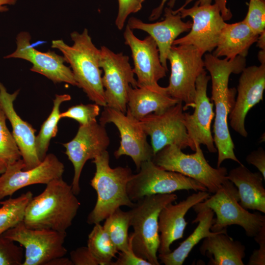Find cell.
<instances>
[{
  "mask_svg": "<svg viewBox=\"0 0 265 265\" xmlns=\"http://www.w3.org/2000/svg\"><path fill=\"white\" fill-rule=\"evenodd\" d=\"M204 54V66L211 75L212 100L215 107L213 138L218 153L217 167L226 159L241 164L235 154L228 127V119L234 106L236 94V89L229 88L228 83L231 74H239L245 67V58L237 56L233 59H221L210 53Z\"/></svg>",
  "mask_w": 265,
  "mask_h": 265,
  "instance_id": "cell-1",
  "label": "cell"
},
{
  "mask_svg": "<svg viewBox=\"0 0 265 265\" xmlns=\"http://www.w3.org/2000/svg\"><path fill=\"white\" fill-rule=\"evenodd\" d=\"M76 195L71 185L62 177L52 180L28 202L24 224L31 229L66 232L72 225L80 205Z\"/></svg>",
  "mask_w": 265,
  "mask_h": 265,
  "instance_id": "cell-2",
  "label": "cell"
},
{
  "mask_svg": "<svg viewBox=\"0 0 265 265\" xmlns=\"http://www.w3.org/2000/svg\"><path fill=\"white\" fill-rule=\"evenodd\" d=\"M70 36L74 42L72 46L58 39L52 41L51 47L62 53L65 62L70 65L78 87L88 99L99 106H106L102 70L99 64L100 49L93 44L86 28L81 33L74 31Z\"/></svg>",
  "mask_w": 265,
  "mask_h": 265,
  "instance_id": "cell-3",
  "label": "cell"
},
{
  "mask_svg": "<svg viewBox=\"0 0 265 265\" xmlns=\"http://www.w3.org/2000/svg\"><path fill=\"white\" fill-rule=\"evenodd\" d=\"M92 162L96 171L90 185L97 195L95 205L87 216L90 225L100 223L121 206L134 205L129 197L127 186L132 173L128 167L111 168L107 150L96 157Z\"/></svg>",
  "mask_w": 265,
  "mask_h": 265,
  "instance_id": "cell-4",
  "label": "cell"
},
{
  "mask_svg": "<svg viewBox=\"0 0 265 265\" xmlns=\"http://www.w3.org/2000/svg\"><path fill=\"white\" fill-rule=\"evenodd\" d=\"M178 198L175 193L145 196L134 203L129 211L132 227V247L138 257L151 265H159L157 256L159 245V216L161 210Z\"/></svg>",
  "mask_w": 265,
  "mask_h": 265,
  "instance_id": "cell-5",
  "label": "cell"
},
{
  "mask_svg": "<svg viewBox=\"0 0 265 265\" xmlns=\"http://www.w3.org/2000/svg\"><path fill=\"white\" fill-rule=\"evenodd\" d=\"M195 153L186 154L175 145H169L158 152L152 161L159 168L177 172L204 185L210 193H215L228 180L225 167L214 168L205 158L200 145L195 144Z\"/></svg>",
  "mask_w": 265,
  "mask_h": 265,
  "instance_id": "cell-6",
  "label": "cell"
},
{
  "mask_svg": "<svg viewBox=\"0 0 265 265\" xmlns=\"http://www.w3.org/2000/svg\"><path fill=\"white\" fill-rule=\"evenodd\" d=\"M237 188L229 180L224 183L213 194L192 208L194 211L209 208L216 214L211 228L219 232L232 225L241 227L247 237H254L265 224V216L259 212L253 213L243 208L239 203Z\"/></svg>",
  "mask_w": 265,
  "mask_h": 265,
  "instance_id": "cell-7",
  "label": "cell"
},
{
  "mask_svg": "<svg viewBox=\"0 0 265 265\" xmlns=\"http://www.w3.org/2000/svg\"><path fill=\"white\" fill-rule=\"evenodd\" d=\"M203 54L194 46L173 45L167 56L171 73L167 93L171 98L184 103V110L195 105V82L205 71Z\"/></svg>",
  "mask_w": 265,
  "mask_h": 265,
  "instance_id": "cell-8",
  "label": "cell"
},
{
  "mask_svg": "<svg viewBox=\"0 0 265 265\" xmlns=\"http://www.w3.org/2000/svg\"><path fill=\"white\" fill-rule=\"evenodd\" d=\"M137 171L132 174L127 186V194L132 201L147 196L170 194L181 190L208 191L199 182L180 173L162 169L152 160L142 162Z\"/></svg>",
  "mask_w": 265,
  "mask_h": 265,
  "instance_id": "cell-9",
  "label": "cell"
},
{
  "mask_svg": "<svg viewBox=\"0 0 265 265\" xmlns=\"http://www.w3.org/2000/svg\"><path fill=\"white\" fill-rule=\"evenodd\" d=\"M2 235L25 249L22 265H47L67 252L63 245L66 232L29 228L22 221Z\"/></svg>",
  "mask_w": 265,
  "mask_h": 265,
  "instance_id": "cell-10",
  "label": "cell"
},
{
  "mask_svg": "<svg viewBox=\"0 0 265 265\" xmlns=\"http://www.w3.org/2000/svg\"><path fill=\"white\" fill-rule=\"evenodd\" d=\"M172 12L179 13L182 18L189 16L192 19L189 33L175 40L173 45H192L203 55L211 53L216 48L221 32L226 24L216 3L200 5L197 0L191 8L178 9Z\"/></svg>",
  "mask_w": 265,
  "mask_h": 265,
  "instance_id": "cell-11",
  "label": "cell"
},
{
  "mask_svg": "<svg viewBox=\"0 0 265 265\" xmlns=\"http://www.w3.org/2000/svg\"><path fill=\"white\" fill-rule=\"evenodd\" d=\"M100 67L107 106L126 113L129 87H137L129 57L122 53H115L105 46L100 49Z\"/></svg>",
  "mask_w": 265,
  "mask_h": 265,
  "instance_id": "cell-12",
  "label": "cell"
},
{
  "mask_svg": "<svg viewBox=\"0 0 265 265\" xmlns=\"http://www.w3.org/2000/svg\"><path fill=\"white\" fill-rule=\"evenodd\" d=\"M184 111L183 103L179 102L163 113H152L139 120L145 132L150 136L154 156L172 144L182 150L189 147L195 151L184 124Z\"/></svg>",
  "mask_w": 265,
  "mask_h": 265,
  "instance_id": "cell-13",
  "label": "cell"
},
{
  "mask_svg": "<svg viewBox=\"0 0 265 265\" xmlns=\"http://www.w3.org/2000/svg\"><path fill=\"white\" fill-rule=\"evenodd\" d=\"M99 121L104 126L112 123L119 131L121 139L120 146L114 153L116 159L123 155L130 157L137 171L142 162L152 160L153 150L147 142V135L139 120L128 112L125 113L106 106Z\"/></svg>",
  "mask_w": 265,
  "mask_h": 265,
  "instance_id": "cell-14",
  "label": "cell"
},
{
  "mask_svg": "<svg viewBox=\"0 0 265 265\" xmlns=\"http://www.w3.org/2000/svg\"><path fill=\"white\" fill-rule=\"evenodd\" d=\"M109 144L110 139L105 126L96 122L80 125L75 137L63 144L65 148V153L74 167L71 186L76 195L80 191V179L85 163L106 150Z\"/></svg>",
  "mask_w": 265,
  "mask_h": 265,
  "instance_id": "cell-15",
  "label": "cell"
},
{
  "mask_svg": "<svg viewBox=\"0 0 265 265\" xmlns=\"http://www.w3.org/2000/svg\"><path fill=\"white\" fill-rule=\"evenodd\" d=\"M25 164L21 159L9 166L0 176V200L12 196L16 191L26 186L47 185L52 180L61 178L64 165L53 154H47L37 166L24 170Z\"/></svg>",
  "mask_w": 265,
  "mask_h": 265,
  "instance_id": "cell-16",
  "label": "cell"
},
{
  "mask_svg": "<svg viewBox=\"0 0 265 265\" xmlns=\"http://www.w3.org/2000/svg\"><path fill=\"white\" fill-rule=\"evenodd\" d=\"M15 51L4 58H20L30 62V70L42 75L54 83L65 82L78 86L72 70L64 64L63 56L54 51L40 52L31 44V36L27 31H21L16 38Z\"/></svg>",
  "mask_w": 265,
  "mask_h": 265,
  "instance_id": "cell-17",
  "label": "cell"
},
{
  "mask_svg": "<svg viewBox=\"0 0 265 265\" xmlns=\"http://www.w3.org/2000/svg\"><path fill=\"white\" fill-rule=\"evenodd\" d=\"M124 38L132 52L137 87H161L158 82L166 76L167 71L160 62L159 49L153 38L149 35L143 40L138 39L128 25Z\"/></svg>",
  "mask_w": 265,
  "mask_h": 265,
  "instance_id": "cell-18",
  "label": "cell"
},
{
  "mask_svg": "<svg viewBox=\"0 0 265 265\" xmlns=\"http://www.w3.org/2000/svg\"><path fill=\"white\" fill-rule=\"evenodd\" d=\"M238 95L229 114L230 125L241 136L246 137L245 119L249 111L263 99L265 89V62L245 67L240 73Z\"/></svg>",
  "mask_w": 265,
  "mask_h": 265,
  "instance_id": "cell-19",
  "label": "cell"
},
{
  "mask_svg": "<svg viewBox=\"0 0 265 265\" xmlns=\"http://www.w3.org/2000/svg\"><path fill=\"white\" fill-rule=\"evenodd\" d=\"M210 79L205 71L197 78L194 110L192 114L184 112V119L188 136L194 144L204 145L210 153H214L217 149L211 129L214 116L213 103L211 102L207 94Z\"/></svg>",
  "mask_w": 265,
  "mask_h": 265,
  "instance_id": "cell-20",
  "label": "cell"
},
{
  "mask_svg": "<svg viewBox=\"0 0 265 265\" xmlns=\"http://www.w3.org/2000/svg\"><path fill=\"white\" fill-rule=\"evenodd\" d=\"M210 196L208 191H198L188 196L176 204L171 203L160 211L159 216V254L170 251V245L175 241L183 237L187 222L185 215L189 210Z\"/></svg>",
  "mask_w": 265,
  "mask_h": 265,
  "instance_id": "cell-21",
  "label": "cell"
},
{
  "mask_svg": "<svg viewBox=\"0 0 265 265\" xmlns=\"http://www.w3.org/2000/svg\"><path fill=\"white\" fill-rule=\"evenodd\" d=\"M19 93V90L8 93L0 82V107L11 125L12 134L24 162V170H26L37 166L41 161L36 150V130L18 115L14 107V102Z\"/></svg>",
  "mask_w": 265,
  "mask_h": 265,
  "instance_id": "cell-22",
  "label": "cell"
},
{
  "mask_svg": "<svg viewBox=\"0 0 265 265\" xmlns=\"http://www.w3.org/2000/svg\"><path fill=\"white\" fill-rule=\"evenodd\" d=\"M171 7H166L164 19L154 23H146L135 17L129 19L128 26L132 29L145 31L155 40L158 46L162 65L168 71L167 56L173 43L181 33L189 30L192 22H184L179 13L174 14Z\"/></svg>",
  "mask_w": 265,
  "mask_h": 265,
  "instance_id": "cell-23",
  "label": "cell"
},
{
  "mask_svg": "<svg viewBox=\"0 0 265 265\" xmlns=\"http://www.w3.org/2000/svg\"><path fill=\"white\" fill-rule=\"evenodd\" d=\"M227 178L237 187L243 208L265 213V180L259 171L253 172L241 164L231 169Z\"/></svg>",
  "mask_w": 265,
  "mask_h": 265,
  "instance_id": "cell-24",
  "label": "cell"
},
{
  "mask_svg": "<svg viewBox=\"0 0 265 265\" xmlns=\"http://www.w3.org/2000/svg\"><path fill=\"white\" fill-rule=\"evenodd\" d=\"M179 102L168 95L166 87L130 86L128 91L126 112L139 120L153 112L163 113Z\"/></svg>",
  "mask_w": 265,
  "mask_h": 265,
  "instance_id": "cell-25",
  "label": "cell"
},
{
  "mask_svg": "<svg viewBox=\"0 0 265 265\" xmlns=\"http://www.w3.org/2000/svg\"><path fill=\"white\" fill-rule=\"evenodd\" d=\"M203 256L210 259V265H243L245 246L229 237L227 228L203 239L199 248Z\"/></svg>",
  "mask_w": 265,
  "mask_h": 265,
  "instance_id": "cell-26",
  "label": "cell"
},
{
  "mask_svg": "<svg viewBox=\"0 0 265 265\" xmlns=\"http://www.w3.org/2000/svg\"><path fill=\"white\" fill-rule=\"evenodd\" d=\"M259 35L255 33L243 21L226 23L219 36L212 54L233 59L237 56L245 57L250 47L257 42Z\"/></svg>",
  "mask_w": 265,
  "mask_h": 265,
  "instance_id": "cell-27",
  "label": "cell"
},
{
  "mask_svg": "<svg viewBox=\"0 0 265 265\" xmlns=\"http://www.w3.org/2000/svg\"><path fill=\"white\" fill-rule=\"evenodd\" d=\"M197 213L192 223H198L193 232L173 251L159 254L160 263L165 265H182L193 247L202 239L213 236L219 232H212L211 228L214 222V213L211 209L204 208L195 211Z\"/></svg>",
  "mask_w": 265,
  "mask_h": 265,
  "instance_id": "cell-28",
  "label": "cell"
},
{
  "mask_svg": "<svg viewBox=\"0 0 265 265\" xmlns=\"http://www.w3.org/2000/svg\"><path fill=\"white\" fill-rule=\"evenodd\" d=\"M69 94H56L53 100V106L50 114L42 124L37 136H36V150L39 159L42 161L47 155V152L52 138L58 132V123L61 119L60 106L65 102L70 101Z\"/></svg>",
  "mask_w": 265,
  "mask_h": 265,
  "instance_id": "cell-29",
  "label": "cell"
},
{
  "mask_svg": "<svg viewBox=\"0 0 265 265\" xmlns=\"http://www.w3.org/2000/svg\"><path fill=\"white\" fill-rule=\"evenodd\" d=\"M87 246L100 265H111L119 252L100 223L94 224L88 235Z\"/></svg>",
  "mask_w": 265,
  "mask_h": 265,
  "instance_id": "cell-30",
  "label": "cell"
},
{
  "mask_svg": "<svg viewBox=\"0 0 265 265\" xmlns=\"http://www.w3.org/2000/svg\"><path fill=\"white\" fill-rule=\"evenodd\" d=\"M32 197L28 191L17 198L0 201V235L23 221L26 207Z\"/></svg>",
  "mask_w": 265,
  "mask_h": 265,
  "instance_id": "cell-31",
  "label": "cell"
},
{
  "mask_svg": "<svg viewBox=\"0 0 265 265\" xmlns=\"http://www.w3.org/2000/svg\"><path fill=\"white\" fill-rule=\"evenodd\" d=\"M105 220L103 227L117 250H125L128 244V230L131 227L129 211L125 212L119 208Z\"/></svg>",
  "mask_w": 265,
  "mask_h": 265,
  "instance_id": "cell-32",
  "label": "cell"
},
{
  "mask_svg": "<svg viewBox=\"0 0 265 265\" xmlns=\"http://www.w3.org/2000/svg\"><path fill=\"white\" fill-rule=\"evenodd\" d=\"M6 119L0 107V175L9 166L22 159L15 139L6 126Z\"/></svg>",
  "mask_w": 265,
  "mask_h": 265,
  "instance_id": "cell-33",
  "label": "cell"
},
{
  "mask_svg": "<svg viewBox=\"0 0 265 265\" xmlns=\"http://www.w3.org/2000/svg\"><path fill=\"white\" fill-rule=\"evenodd\" d=\"M100 109L97 104L77 105L60 113L61 118H68L77 121L80 125H86L97 122Z\"/></svg>",
  "mask_w": 265,
  "mask_h": 265,
  "instance_id": "cell-34",
  "label": "cell"
},
{
  "mask_svg": "<svg viewBox=\"0 0 265 265\" xmlns=\"http://www.w3.org/2000/svg\"><path fill=\"white\" fill-rule=\"evenodd\" d=\"M24 260V248L0 235V265H22Z\"/></svg>",
  "mask_w": 265,
  "mask_h": 265,
  "instance_id": "cell-35",
  "label": "cell"
},
{
  "mask_svg": "<svg viewBox=\"0 0 265 265\" xmlns=\"http://www.w3.org/2000/svg\"><path fill=\"white\" fill-rule=\"evenodd\" d=\"M243 21L258 35L265 31V0H250Z\"/></svg>",
  "mask_w": 265,
  "mask_h": 265,
  "instance_id": "cell-36",
  "label": "cell"
},
{
  "mask_svg": "<svg viewBox=\"0 0 265 265\" xmlns=\"http://www.w3.org/2000/svg\"><path fill=\"white\" fill-rule=\"evenodd\" d=\"M118 12L115 20V25L118 29L121 30L128 16L136 13L142 8L144 0H118Z\"/></svg>",
  "mask_w": 265,
  "mask_h": 265,
  "instance_id": "cell-37",
  "label": "cell"
},
{
  "mask_svg": "<svg viewBox=\"0 0 265 265\" xmlns=\"http://www.w3.org/2000/svg\"><path fill=\"white\" fill-rule=\"evenodd\" d=\"M132 232L129 234L128 244L127 248L120 251L117 260L112 262L111 265H151L147 261L138 257L132 247Z\"/></svg>",
  "mask_w": 265,
  "mask_h": 265,
  "instance_id": "cell-38",
  "label": "cell"
},
{
  "mask_svg": "<svg viewBox=\"0 0 265 265\" xmlns=\"http://www.w3.org/2000/svg\"><path fill=\"white\" fill-rule=\"evenodd\" d=\"M259 247L255 249L251 255L247 264L248 265H265V224L263 226L258 233L254 237Z\"/></svg>",
  "mask_w": 265,
  "mask_h": 265,
  "instance_id": "cell-39",
  "label": "cell"
},
{
  "mask_svg": "<svg viewBox=\"0 0 265 265\" xmlns=\"http://www.w3.org/2000/svg\"><path fill=\"white\" fill-rule=\"evenodd\" d=\"M70 260L73 265H99L96 259L87 246H82L70 252Z\"/></svg>",
  "mask_w": 265,
  "mask_h": 265,
  "instance_id": "cell-40",
  "label": "cell"
},
{
  "mask_svg": "<svg viewBox=\"0 0 265 265\" xmlns=\"http://www.w3.org/2000/svg\"><path fill=\"white\" fill-rule=\"evenodd\" d=\"M246 162L255 166L262 174L265 180V151L259 147L248 154L246 157Z\"/></svg>",
  "mask_w": 265,
  "mask_h": 265,
  "instance_id": "cell-41",
  "label": "cell"
},
{
  "mask_svg": "<svg viewBox=\"0 0 265 265\" xmlns=\"http://www.w3.org/2000/svg\"><path fill=\"white\" fill-rule=\"evenodd\" d=\"M216 3L219 6L221 9V12L224 20H228L230 18L231 14L229 12V10L226 7L227 0H215Z\"/></svg>",
  "mask_w": 265,
  "mask_h": 265,
  "instance_id": "cell-42",
  "label": "cell"
},
{
  "mask_svg": "<svg viewBox=\"0 0 265 265\" xmlns=\"http://www.w3.org/2000/svg\"><path fill=\"white\" fill-rule=\"evenodd\" d=\"M47 265H73V264L70 259L61 257L52 260Z\"/></svg>",
  "mask_w": 265,
  "mask_h": 265,
  "instance_id": "cell-43",
  "label": "cell"
},
{
  "mask_svg": "<svg viewBox=\"0 0 265 265\" xmlns=\"http://www.w3.org/2000/svg\"><path fill=\"white\" fill-rule=\"evenodd\" d=\"M167 0H162L159 5L152 11V12L149 17L150 20H155L159 18L162 13L164 5Z\"/></svg>",
  "mask_w": 265,
  "mask_h": 265,
  "instance_id": "cell-44",
  "label": "cell"
},
{
  "mask_svg": "<svg viewBox=\"0 0 265 265\" xmlns=\"http://www.w3.org/2000/svg\"><path fill=\"white\" fill-rule=\"evenodd\" d=\"M17 0H0V12H6L8 10L7 5H14Z\"/></svg>",
  "mask_w": 265,
  "mask_h": 265,
  "instance_id": "cell-45",
  "label": "cell"
},
{
  "mask_svg": "<svg viewBox=\"0 0 265 265\" xmlns=\"http://www.w3.org/2000/svg\"><path fill=\"white\" fill-rule=\"evenodd\" d=\"M257 42V46L262 50L265 51V31L259 35Z\"/></svg>",
  "mask_w": 265,
  "mask_h": 265,
  "instance_id": "cell-46",
  "label": "cell"
},
{
  "mask_svg": "<svg viewBox=\"0 0 265 265\" xmlns=\"http://www.w3.org/2000/svg\"><path fill=\"white\" fill-rule=\"evenodd\" d=\"M193 0H186L185 4L182 6L179 9H182L185 8L189 3L192 1ZM199 2L200 5H206L211 4L212 0H197Z\"/></svg>",
  "mask_w": 265,
  "mask_h": 265,
  "instance_id": "cell-47",
  "label": "cell"
}]
</instances>
